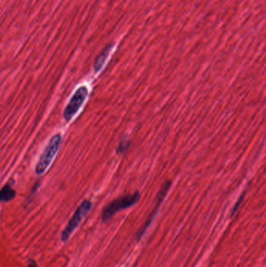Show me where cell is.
Instances as JSON below:
<instances>
[{"mask_svg":"<svg viewBox=\"0 0 266 267\" xmlns=\"http://www.w3.org/2000/svg\"><path fill=\"white\" fill-rule=\"evenodd\" d=\"M15 190L11 187V184H7L3 187L1 192H0V200L3 203L9 202L15 198Z\"/></svg>","mask_w":266,"mask_h":267,"instance_id":"52a82bcc","label":"cell"},{"mask_svg":"<svg viewBox=\"0 0 266 267\" xmlns=\"http://www.w3.org/2000/svg\"><path fill=\"white\" fill-rule=\"evenodd\" d=\"M92 204L89 200H85L83 203L79 206L75 214L71 217L68 225L64 228L61 234V241L62 242H66L73 232L75 231L77 227L79 225L80 223L82 222V220L86 217L88 212L90 211L92 209Z\"/></svg>","mask_w":266,"mask_h":267,"instance_id":"3957f363","label":"cell"},{"mask_svg":"<svg viewBox=\"0 0 266 267\" xmlns=\"http://www.w3.org/2000/svg\"><path fill=\"white\" fill-rule=\"evenodd\" d=\"M139 199L140 193L136 191L133 194H126L121 198L113 200L104 208L102 214V221L107 222L117 212L133 207Z\"/></svg>","mask_w":266,"mask_h":267,"instance_id":"7a4b0ae2","label":"cell"},{"mask_svg":"<svg viewBox=\"0 0 266 267\" xmlns=\"http://www.w3.org/2000/svg\"><path fill=\"white\" fill-rule=\"evenodd\" d=\"M169 187H170V182L168 181V182L165 183L163 186H162V188H161L160 191H159V194L157 196V204H156V209L153 210L152 214H151L150 217H149L146 222L145 223L143 226H142V228H141L140 231H139V234H137V238L138 239H141L142 237L143 236L145 233L147 231L148 227L150 225L151 223H152V220L154 219L155 215H156V212L157 211L158 207L160 205V203L163 202V198H165L166 193H167L168 190H169Z\"/></svg>","mask_w":266,"mask_h":267,"instance_id":"5b68a950","label":"cell"},{"mask_svg":"<svg viewBox=\"0 0 266 267\" xmlns=\"http://www.w3.org/2000/svg\"><path fill=\"white\" fill-rule=\"evenodd\" d=\"M88 90L85 86L78 88L73 95L66 108L64 109L63 117L66 121L72 120L73 117L78 113L82 105L88 97Z\"/></svg>","mask_w":266,"mask_h":267,"instance_id":"277c9868","label":"cell"},{"mask_svg":"<svg viewBox=\"0 0 266 267\" xmlns=\"http://www.w3.org/2000/svg\"><path fill=\"white\" fill-rule=\"evenodd\" d=\"M111 48H112L111 45L106 47V49H104V50L99 54V56L96 58V59H95V62H94V69H95V72H99V71L102 69L104 64H105L106 59H107L108 56H109Z\"/></svg>","mask_w":266,"mask_h":267,"instance_id":"8992f818","label":"cell"},{"mask_svg":"<svg viewBox=\"0 0 266 267\" xmlns=\"http://www.w3.org/2000/svg\"><path fill=\"white\" fill-rule=\"evenodd\" d=\"M61 143H62V136L60 134H56L51 138L37 163L35 167V172L37 174L41 175L46 171L47 169L52 163V160L55 158V155L57 154Z\"/></svg>","mask_w":266,"mask_h":267,"instance_id":"6da1fadb","label":"cell"},{"mask_svg":"<svg viewBox=\"0 0 266 267\" xmlns=\"http://www.w3.org/2000/svg\"><path fill=\"white\" fill-rule=\"evenodd\" d=\"M129 145L130 143L126 140L121 141L120 143H119V147H118V153H122L123 152L126 151V149L129 148Z\"/></svg>","mask_w":266,"mask_h":267,"instance_id":"ba28073f","label":"cell"},{"mask_svg":"<svg viewBox=\"0 0 266 267\" xmlns=\"http://www.w3.org/2000/svg\"><path fill=\"white\" fill-rule=\"evenodd\" d=\"M28 267H38V265H37L36 262L34 260H31L29 262V264H28Z\"/></svg>","mask_w":266,"mask_h":267,"instance_id":"9c48e42d","label":"cell"}]
</instances>
